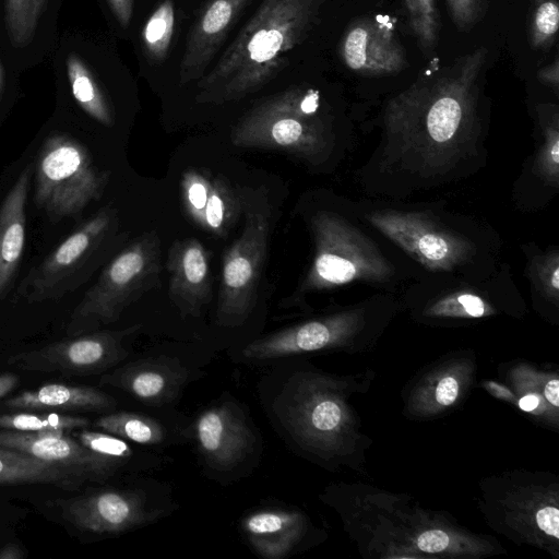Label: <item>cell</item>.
Returning <instances> with one entry per match:
<instances>
[{"instance_id": "obj_1", "label": "cell", "mask_w": 559, "mask_h": 559, "mask_svg": "<svg viewBox=\"0 0 559 559\" xmlns=\"http://www.w3.org/2000/svg\"><path fill=\"white\" fill-rule=\"evenodd\" d=\"M330 503L368 558H483L502 549L491 537L469 532L404 495L361 484L338 485Z\"/></svg>"}, {"instance_id": "obj_2", "label": "cell", "mask_w": 559, "mask_h": 559, "mask_svg": "<svg viewBox=\"0 0 559 559\" xmlns=\"http://www.w3.org/2000/svg\"><path fill=\"white\" fill-rule=\"evenodd\" d=\"M371 376L336 377L296 373L275 403V412L292 438L306 451L331 464L361 471L371 440L361 431L350 396L364 393Z\"/></svg>"}, {"instance_id": "obj_3", "label": "cell", "mask_w": 559, "mask_h": 559, "mask_svg": "<svg viewBox=\"0 0 559 559\" xmlns=\"http://www.w3.org/2000/svg\"><path fill=\"white\" fill-rule=\"evenodd\" d=\"M321 0H263L216 66L199 82L197 99L221 104L254 93L284 66V56L313 25Z\"/></svg>"}, {"instance_id": "obj_4", "label": "cell", "mask_w": 559, "mask_h": 559, "mask_svg": "<svg viewBox=\"0 0 559 559\" xmlns=\"http://www.w3.org/2000/svg\"><path fill=\"white\" fill-rule=\"evenodd\" d=\"M487 56L488 50L478 47L447 64L435 58L388 104L389 128L433 147L462 140L477 119Z\"/></svg>"}, {"instance_id": "obj_5", "label": "cell", "mask_w": 559, "mask_h": 559, "mask_svg": "<svg viewBox=\"0 0 559 559\" xmlns=\"http://www.w3.org/2000/svg\"><path fill=\"white\" fill-rule=\"evenodd\" d=\"M487 525L515 544L559 558V478L549 472L508 471L479 481Z\"/></svg>"}, {"instance_id": "obj_6", "label": "cell", "mask_w": 559, "mask_h": 559, "mask_svg": "<svg viewBox=\"0 0 559 559\" xmlns=\"http://www.w3.org/2000/svg\"><path fill=\"white\" fill-rule=\"evenodd\" d=\"M49 61L62 100L93 121L111 127L110 85L116 66L107 43L85 31L66 28L59 32Z\"/></svg>"}, {"instance_id": "obj_7", "label": "cell", "mask_w": 559, "mask_h": 559, "mask_svg": "<svg viewBox=\"0 0 559 559\" xmlns=\"http://www.w3.org/2000/svg\"><path fill=\"white\" fill-rule=\"evenodd\" d=\"M320 108L319 91L309 87L287 90L248 112L233 133V144L313 156L326 143Z\"/></svg>"}, {"instance_id": "obj_8", "label": "cell", "mask_w": 559, "mask_h": 559, "mask_svg": "<svg viewBox=\"0 0 559 559\" xmlns=\"http://www.w3.org/2000/svg\"><path fill=\"white\" fill-rule=\"evenodd\" d=\"M159 272V240L155 234H145L103 270L74 308L67 334L76 336L117 321L131 302L156 284Z\"/></svg>"}, {"instance_id": "obj_9", "label": "cell", "mask_w": 559, "mask_h": 559, "mask_svg": "<svg viewBox=\"0 0 559 559\" xmlns=\"http://www.w3.org/2000/svg\"><path fill=\"white\" fill-rule=\"evenodd\" d=\"M107 181V173L94 165L82 143L55 132L46 138L38 157L34 201L56 222L80 214L98 200Z\"/></svg>"}, {"instance_id": "obj_10", "label": "cell", "mask_w": 559, "mask_h": 559, "mask_svg": "<svg viewBox=\"0 0 559 559\" xmlns=\"http://www.w3.org/2000/svg\"><path fill=\"white\" fill-rule=\"evenodd\" d=\"M312 228L316 254L300 292L389 275L390 267L377 248L342 218L320 212L312 219Z\"/></svg>"}, {"instance_id": "obj_11", "label": "cell", "mask_w": 559, "mask_h": 559, "mask_svg": "<svg viewBox=\"0 0 559 559\" xmlns=\"http://www.w3.org/2000/svg\"><path fill=\"white\" fill-rule=\"evenodd\" d=\"M115 212L103 209L67 237L22 281L19 295L27 302L55 300L73 292L107 238Z\"/></svg>"}, {"instance_id": "obj_12", "label": "cell", "mask_w": 559, "mask_h": 559, "mask_svg": "<svg viewBox=\"0 0 559 559\" xmlns=\"http://www.w3.org/2000/svg\"><path fill=\"white\" fill-rule=\"evenodd\" d=\"M270 223L265 213H246L241 236L223 258L217 302V321L222 325L241 324L252 311L269 243Z\"/></svg>"}, {"instance_id": "obj_13", "label": "cell", "mask_w": 559, "mask_h": 559, "mask_svg": "<svg viewBox=\"0 0 559 559\" xmlns=\"http://www.w3.org/2000/svg\"><path fill=\"white\" fill-rule=\"evenodd\" d=\"M371 335L361 310H347L312 319L258 338L247 345L243 356L265 360L320 350H366Z\"/></svg>"}, {"instance_id": "obj_14", "label": "cell", "mask_w": 559, "mask_h": 559, "mask_svg": "<svg viewBox=\"0 0 559 559\" xmlns=\"http://www.w3.org/2000/svg\"><path fill=\"white\" fill-rule=\"evenodd\" d=\"M64 0H0V49L23 72L49 60Z\"/></svg>"}, {"instance_id": "obj_15", "label": "cell", "mask_w": 559, "mask_h": 559, "mask_svg": "<svg viewBox=\"0 0 559 559\" xmlns=\"http://www.w3.org/2000/svg\"><path fill=\"white\" fill-rule=\"evenodd\" d=\"M140 325L116 331H93L9 357L8 362L25 371L96 374L123 360L124 337Z\"/></svg>"}, {"instance_id": "obj_16", "label": "cell", "mask_w": 559, "mask_h": 559, "mask_svg": "<svg viewBox=\"0 0 559 559\" xmlns=\"http://www.w3.org/2000/svg\"><path fill=\"white\" fill-rule=\"evenodd\" d=\"M476 372L472 352H459L425 368L403 392V413L412 419H431L453 409L469 392Z\"/></svg>"}, {"instance_id": "obj_17", "label": "cell", "mask_w": 559, "mask_h": 559, "mask_svg": "<svg viewBox=\"0 0 559 559\" xmlns=\"http://www.w3.org/2000/svg\"><path fill=\"white\" fill-rule=\"evenodd\" d=\"M368 218L384 236L429 270H451L471 252L465 240L414 213L373 212Z\"/></svg>"}, {"instance_id": "obj_18", "label": "cell", "mask_w": 559, "mask_h": 559, "mask_svg": "<svg viewBox=\"0 0 559 559\" xmlns=\"http://www.w3.org/2000/svg\"><path fill=\"white\" fill-rule=\"evenodd\" d=\"M338 53L349 70L368 76L396 74L407 64L394 20L381 14L354 20L341 38Z\"/></svg>"}, {"instance_id": "obj_19", "label": "cell", "mask_w": 559, "mask_h": 559, "mask_svg": "<svg viewBox=\"0 0 559 559\" xmlns=\"http://www.w3.org/2000/svg\"><path fill=\"white\" fill-rule=\"evenodd\" d=\"M66 516L76 526L103 534H117L146 525L163 516L134 490L107 489L62 502Z\"/></svg>"}, {"instance_id": "obj_20", "label": "cell", "mask_w": 559, "mask_h": 559, "mask_svg": "<svg viewBox=\"0 0 559 559\" xmlns=\"http://www.w3.org/2000/svg\"><path fill=\"white\" fill-rule=\"evenodd\" d=\"M0 447L25 452L59 466L82 480L106 477L121 463L88 450L59 431H0Z\"/></svg>"}, {"instance_id": "obj_21", "label": "cell", "mask_w": 559, "mask_h": 559, "mask_svg": "<svg viewBox=\"0 0 559 559\" xmlns=\"http://www.w3.org/2000/svg\"><path fill=\"white\" fill-rule=\"evenodd\" d=\"M195 437L206 462L218 471L237 466L254 443L250 427L230 405L204 411L195 423Z\"/></svg>"}, {"instance_id": "obj_22", "label": "cell", "mask_w": 559, "mask_h": 559, "mask_svg": "<svg viewBox=\"0 0 559 559\" xmlns=\"http://www.w3.org/2000/svg\"><path fill=\"white\" fill-rule=\"evenodd\" d=\"M169 296L182 316H199L211 299L209 254L195 238L177 240L168 250Z\"/></svg>"}, {"instance_id": "obj_23", "label": "cell", "mask_w": 559, "mask_h": 559, "mask_svg": "<svg viewBox=\"0 0 559 559\" xmlns=\"http://www.w3.org/2000/svg\"><path fill=\"white\" fill-rule=\"evenodd\" d=\"M248 0H210L194 23L181 60V82L199 80Z\"/></svg>"}, {"instance_id": "obj_24", "label": "cell", "mask_w": 559, "mask_h": 559, "mask_svg": "<svg viewBox=\"0 0 559 559\" xmlns=\"http://www.w3.org/2000/svg\"><path fill=\"white\" fill-rule=\"evenodd\" d=\"M188 377L187 371L169 359H141L106 374L102 383L119 388L151 406L174 401Z\"/></svg>"}, {"instance_id": "obj_25", "label": "cell", "mask_w": 559, "mask_h": 559, "mask_svg": "<svg viewBox=\"0 0 559 559\" xmlns=\"http://www.w3.org/2000/svg\"><path fill=\"white\" fill-rule=\"evenodd\" d=\"M32 165L20 174L0 207V300L9 293L25 245V205Z\"/></svg>"}, {"instance_id": "obj_26", "label": "cell", "mask_w": 559, "mask_h": 559, "mask_svg": "<svg viewBox=\"0 0 559 559\" xmlns=\"http://www.w3.org/2000/svg\"><path fill=\"white\" fill-rule=\"evenodd\" d=\"M508 383L515 396L514 405L542 423L559 426V378L558 372L542 371L525 362L512 366L508 371Z\"/></svg>"}, {"instance_id": "obj_27", "label": "cell", "mask_w": 559, "mask_h": 559, "mask_svg": "<svg viewBox=\"0 0 559 559\" xmlns=\"http://www.w3.org/2000/svg\"><path fill=\"white\" fill-rule=\"evenodd\" d=\"M242 528L260 556L281 559L300 540L306 519L298 511L263 510L248 515Z\"/></svg>"}, {"instance_id": "obj_28", "label": "cell", "mask_w": 559, "mask_h": 559, "mask_svg": "<svg viewBox=\"0 0 559 559\" xmlns=\"http://www.w3.org/2000/svg\"><path fill=\"white\" fill-rule=\"evenodd\" d=\"M4 405L11 408L43 412H96L114 407L116 401L95 388L47 383L7 400Z\"/></svg>"}, {"instance_id": "obj_29", "label": "cell", "mask_w": 559, "mask_h": 559, "mask_svg": "<svg viewBox=\"0 0 559 559\" xmlns=\"http://www.w3.org/2000/svg\"><path fill=\"white\" fill-rule=\"evenodd\" d=\"M78 476L25 452L0 447V484H52L71 487Z\"/></svg>"}, {"instance_id": "obj_30", "label": "cell", "mask_w": 559, "mask_h": 559, "mask_svg": "<svg viewBox=\"0 0 559 559\" xmlns=\"http://www.w3.org/2000/svg\"><path fill=\"white\" fill-rule=\"evenodd\" d=\"M239 200L228 181L212 176L200 227L219 237L226 236L239 212Z\"/></svg>"}, {"instance_id": "obj_31", "label": "cell", "mask_w": 559, "mask_h": 559, "mask_svg": "<svg viewBox=\"0 0 559 559\" xmlns=\"http://www.w3.org/2000/svg\"><path fill=\"white\" fill-rule=\"evenodd\" d=\"M95 425L104 431L140 444H157L165 438L163 426L154 418L135 413H114L99 417Z\"/></svg>"}, {"instance_id": "obj_32", "label": "cell", "mask_w": 559, "mask_h": 559, "mask_svg": "<svg viewBox=\"0 0 559 559\" xmlns=\"http://www.w3.org/2000/svg\"><path fill=\"white\" fill-rule=\"evenodd\" d=\"M88 424V418L52 412L0 415V428L24 432H63L64 430L83 429Z\"/></svg>"}, {"instance_id": "obj_33", "label": "cell", "mask_w": 559, "mask_h": 559, "mask_svg": "<svg viewBox=\"0 0 559 559\" xmlns=\"http://www.w3.org/2000/svg\"><path fill=\"white\" fill-rule=\"evenodd\" d=\"M408 25L423 52L431 51L439 41L440 14L436 0H403Z\"/></svg>"}, {"instance_id": "obj_34", "label": "cell", "mask_w": 559, "mask_h": 559, "mask_svg": "<svg viewBox=\"0 0 559 559\" xmlns=\"http://www.w3.org/2000/svg\"><path fill=\"white\" fill-rule=\"evenodd\" d=\"M423 313L429 319H479L495 314L496 310L475 294L459 293L430 304Z\"/></svg>"}, {"instance_id": "obj_35", "label": "cell", "mask_w": 559, "mask_h": 559, "mask_svg": "<svg viewBox=\"0 0 559 559\" xmlns=\"http://www.w3.org/2000/svg\"><path fill=\"white\" fill-rule=\"evenodd\" d=\"M175 25L171 0L162 2L150 16L142 33L146 56L152 61H163L167 55Z\"/></svg>"}, {"instance_id": "obj_36", "label": "cell", "mask_w": 559, "mask_h": 559, "mask_svg": "<svg viewBox=\"0 0 559 559\" xmlns=\"http://www.w3.org/2000/svg\"><path fill=\"white\" fill-rule=\"evenodd\" d=\"M558 27V0H531V46L542 50L550 48L556 41Z\"/></svg>"}, {"instance_id": "obj_37", "label": "cell", "mask_w": 559, "mask_h": 559, "mask_svg": "<svg viewBox=\"0 0 559 559\" xmlns=\"http://www.w3.org/2000/svg\"><path fill=\"white\" fill-rule=\"evenodd\" d=\"M212 175L205 170L188 169L181 179L182 203L188 216L200 226Z\"/></svg>"}, {"instance_id": "obj_38", "label": "cell", "mask_w": 559, "mask_h": 559, "mask_svg": "<svg viewBox=\"0 0 559 559\" xmlns=\"http://www.w3.org/2000/svg\"><path fill=\"white\" fill-rule=\"evenodd\" d=\"M549 109L550 111L546 112L545 145L538 164L542 174L557 185L559 171L558 114L555 106L554 108L549 106Z\"/></svg>"}, {"instance_id": "obj_39", "label": "cell", "mask_w": 559, "mask_h": 559, "mask_svg": "<svg viewBox=\"0 0 559 559\" xmlns=\"http://www.w3.org/2000/svg\"><path fill=\"white\" fill-rule=\"evenodd\" d=\"M79 442L88 450L103 456L122 462L132 455V449L119 437L97 431L82 430Z\"/></svg>"}, {"instance_id": "obj_40", "label": "cell", "mask_w": 559, "mask_h": 559, "mask_svg": "<svg viewBox=\"0 0 559 559\" xmlns=\"http://www.w3.org/2000/svg\"><path fill=\"white\" fill-rule=\"evenodd\" d=\"M455 27L467 32L479 23L487 10V0H445Z\"/></svg>"}, {"instance_id": "obj_41", "label": "cell", "mask_w": 559, "mask_h": 559, "mask_svg": "<svg viewBox=\"0 0 559 559\" xmlns=\"http://www.w3.org/2000/svg\"><path fill=\"white\" fill-rule=\"evenodd\" d=\"M106 15L117 29L127 31L133 13L134 0H99Z\"/></svg>"}, {"instance_id": "obj_42", "label": "cell", "mask_w": 559, "mask_h": 559, "mask_svg": "<svg viewBox=\"0 0 559 559\" xmlns=\"http://www.w3.org/2000/svg\"><path fill=\"white\" fill-rule=\"evenodd\" d=\"M20 73L16 72L0 49V110L19 90Z\"/></svg>"}, {"instance_id": "obj_43", "label": "cell", "mask_w": 559, "mask_h": 559, "mask_svg": "<svg viewBox=\"0 0 559 559\" xmlns=\"http://www.w3.org/2000/svg\"><path fill=\"white\" fill-rule=\"evenodd\" d=\"M538 276L545 293L557 300L559 292V261L557 252H555L552 258L538 266Z\"/></svg>"}, {"instance_id": "obj_44", "label": "cell", "mask_w": 559, "mask_h": 559, "mask_svg": "<svg viewBox=\"0 0 559 559\" xmlns=\"http://www.w3.org/2000/svg\"><path fill=\"white\" fill-rule=\"evenodd\" d=\"M538 80L558 93L559 87V60L558 56L549 64L540 68L537 72Z\"/></svg>"}, {"instance_id": "obj_45", "label": "cell", "mask_w": 559, "mask_h": 559, "mask_svg": "<svg viewBox=\"0 0 559 559\" xmlns=\"http://www.w3.org/2000/svg\"><path fill=\"white\" fill-rule=\"evenodd\" d=\"M483 386L495 397L514 405L515 396L508 385L488 380Z\"/></svg>"}, {"instance_id": "obj_46", "label": "cell", "mask_w": 559, "mask_h": 559, "mask_svg": "<svg viewBox=\"0 0 559 559\" xmlns=\"http://www.w3.org/2000/svg\"><path fill=\"white\" fill-rule=\"evenodd\" d=\"M19 377L14 373H0V399L11 392L17 384Z\"/></svg>"}, {"instance_id": "obj_47", "label": "cell", "mask_w": 559, "mask_h": 559, "mask_svg": "<svg viewBox=\"0 0 559 559\" xmlns=\"http://www.w3.org/2000/svg\"><path fill=\"white\" fill-rule=\"evenodd\" d=\"M23 550L15 544H7L0 549V559H22Z\"/></svg>"}]
</instances>
